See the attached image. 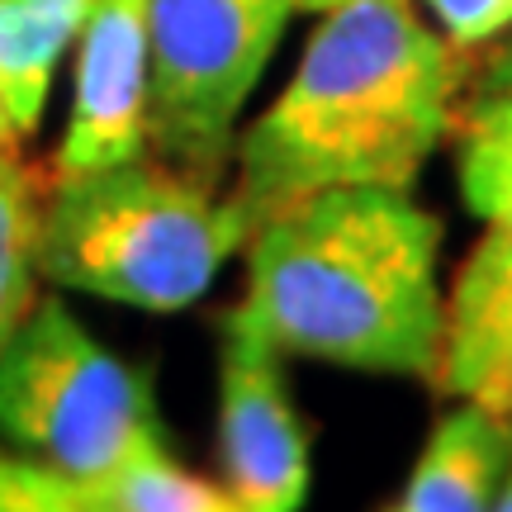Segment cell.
<instances>
[{"label":"cell","instance_id":"cell-6","mask_svg":"<svg viewBox=\"0 0 512 512\" xmlns=\"http://www.w3.org/2000/svg\"><path fill=\"white\" fill-rule=\"evenodd\" d=\"M219 470L238 512L304 508L309 427L285 389V351L238 309L219 318Z\"/></svg>","mask_w":512,"mask_h":512},{"label":"cell","instance_id":"cell-5","mask_svg":"<svg viewBox=\"0 0 512 512\" xmlns=\"http://www.w3.org/2000/svg\"><path fill=\"white\" fill-rule=\"evenodd\" d=\"M290 15V0H143L152 152L223 181L238 119L271 67Z\"/></svg>","mask_w":512,"mask_h":512},{"label":"cell","instance_id":"cell-8","mask_svg":"<svg viewBox=\"0 0 512 512\" xmlns=\"http://www.w3.org/2000/svg\"><path fill=\"white\" fill-rule=\"evenodd\" d=\"M432 384L451 399L484 403L512 418V238L494 228L475 242L446 294Z\"/></svg>","mask_w":512,"mask_h":512},{"label":"cell","instance_id":"cell-3","mask_svg":"<svg viewBox=\"0 0 512 512\" xmlns=\"http://www.w3.org/2000/svg\"><path fill=\"white\" fill-rule=\"evenodd\" d=\"M252 223L219 181L138 152L119 166L53 181L38 204V275L62 290L147 313L200 304Z\"/></svg>","mask_w":512,"mask_h":512},{"label":"cell","instance_id":"cell-1","mask_svg":"<svg viewBox=\"0 0 512 512\" xmlns=\"http://www.w3.org/2000/svg\"><path fill=\"white\" fill-rule=\"evenodd\" d=\"M460 72V48L408 0L328 10L285 91L233 143V200L252 233L318 190H413L456 128Z\"/></svg>","mask_w":512,"mask_h":512},{"label":"cell","instance_id":"cell-10","mask_svg":"<svg viewBox=\"0 0 512 512\" xmlns=\"http://www.w3.org/2000/svg\"><path fill=\"white\" fill-rule=\"evenodd\" d=\"M456 176L460 200L484 228L512 238V91L479 86L456 114Z\"/></svg>","mask_w":512,"mask_h":512},{"label":"cell","instance_id":"cell-14","mask_svg":"<svg viewBox=\"0 0 512 512\" xmlns=\"http://www.w3.org/2000/svg\"><path fill=\"white\" fill-rule=\"evenodd\" d=\"M95 5H100V0H5L10 19L29 34V43H34L53 67L62 62L67 43L86 29V19L95 15Z\"/></svg>","mask_w":512,"mask_h":512},{"label":"cell","instance_id":"cell-11","mask_svg":"<svg viewBox=\"0 0 512 512\" xmlns=\"http://www.w3.org/2000/svg\"><path fill=\"white\" fill-rule=\"evenodd\" d=\"M0 512H95V484L0 441Z\"/></svg>","mask_w":512,"mask_h":512},{"label":"cell","instance_id":"cell-18","mask_svg":"<svg viewBox=\"0 0 512 512\" xmlns=\"http://www.w3.org/2000/svg\"><path fill=\"white\" fill-rule=\"evenodd\" d=\"M294 10H304V15H328L337 5H347V0H290Z\"/></svg>","mask_w":512,"mask_h":512},{"label":"cell","instance_id":"cell-9","mask_svg":"<svg viewBox=\"0 0 512 512\" xmlns=\"http://www.w3.org/2000/svg\"><path fill=\"white\" fill-rule=\"evenodd\" d=\"M512 465V418L456 399L422 441L394 512H489Z\"/></svg>","mask_w":512,"mask_h":512},{"label":"cell","instance_id":"cell-19","mask_svg":"<svg viewBox=\"0 0 512 512\" xmlns=\"http://www.w3.org/2000/svg\"><path fill=\"white\" fill-rule=\"evenodd\" d=\"M498 512H512V465H508V479H503V489H498Z\"/></svg>","mask_w":512,"mask_h":512},{"label":"cell","instance_id":"cell-15","mask_svg":"<svg viewBox=\"0 0 512 512\" xmlns=\"http://www.w3.org/2000/svg\"><path fill=\"white\" fill-rule=\"evenodd\" d=\"M0 171H24V133L0 95Z\"/></svg>","mask_w":512,"mask_h":512},{"label":"cell","instance_id":"cell-4","mask_svg":"<svg viewBox=\"0 0 512 512\" xmlns=\"http://www.w3.org/2000/svg\"><path fill=\"white\" fill-rule=\"evenodd\" d=\"M0 441L100 479L162 441L152 384L91 337L62 299H34L0 347Z\"/></svg>","mask_w":512,"mask_h":512},{"label":"cell","instance_id":"cell-16","mask_svg":"<svg viewBox=\"0 0 512 512\" xmlns=\"http://www.w3.org/2000/svg\"><path fill=\"white\" fill-rule=\"evenodd\" d=\"M34 309V299L29 294H19V290H10L5 280H0V347L10 342V332L19 328V318Z\"/></svg>","mask_w":512,"mask_h":512},{"label":"cell","instance_id":"cell-7","mask_svg":"<svg viewBox=\"0 0 512 512\" xmlns=\"http://www.w3.org/2000/svg\"><path fill=\"white\" fill-rule=\"evenodd\" d=\"M147 19L143 0H100L76 34V95L53 152V181L91 176L147 152Z\"/></svg>","mask_w":512,"mask_h":512},{"label":"cell","instance_id":"cell-13","mask_svg":"<svg viewBox=\"0 0 512 512\" xmlns=\"http://www.w3.org/2000/svg\"><path fill=\"white\" fill-rule=\"evenodd\" d=\"M422 10L460 53L489 48L512 29V0H422Z\"/></svg>","mask_w":512,"mask_h":512},{"label":"cell","instance_id":"cell-17","mask_svg":"<svg viewBox=\"0 0 512 512\" xmlns=\"http://www.w3.org/2000/svg\"><path fill=\"white\" fill-rule=\"evenodd\" d=\"M484 86H498V91H512V43L503 48V53L484 67Z\"/></svg>","mask_w":512,"mask_h":512},{"label":"cell","instance_id":"cell-2","mask_svg":"<svg viewBox=\"0 0 512 512\" xmlns=\"http://www.w3.org/2000/svg\"><path fill=\"white\" fill-rule=\"evenodd\" d=\"M441 223L408 190L337 185L247 238L233 309L285 356L432 380L441 361Z\"/></svg>","mask_w":512,"mask_h":512},{"label":"cell","instance_id":"cell-12","mask_svg":"<svg viewBox=\"0 0 512 512\" xmlns=\"http://www.w3.org/2000/svg\"><path fill=\"white\" fill-rule=\"evenodd\" d=\"M53 72L57 67L29 43V34L10 19L5 0H0V95H5V105H10L24 138L43 119V105H48V91H53Z\"/></svg>","mask_w":512,"mask_h":512}]
</instances>
